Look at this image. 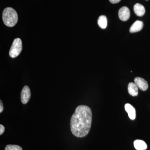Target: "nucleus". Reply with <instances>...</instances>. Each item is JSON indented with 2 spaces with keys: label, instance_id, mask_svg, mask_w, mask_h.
I'll use <instances>...</instances> for the list:
<instances>
[{
  "label": "nucleus",
  "instance_id": "1",
  "mask_svg": "<svg viewBox=\"0 0 150 150\" xmlns=\"http://www.w3.org/2000/svg\"><path fill=\"white\" fill-rule=\"evenodd\" d=\"M92 114L88 106L79 105L76 108L71 119L70 126L72 133L79 138L86 136L91 128Z\"/></svg>",
  "mask_w": 150,
  "mask_h": 150
},
{
  "label": "nucleus",
  "instance_id": "2",
  "mask_svg": "<svg viewBox=\"0 0 150 150\" xmlns=\"http://www.w3.org/2000/svg\"><path fill=\"white\" fill-rule=\"evenodd\" d=\"M2 17L4 23L8 27H13L18 20V16L16 11L11 7L6 8L3 11Z\"/></svg>",
  "mask_w": 150,
  "mask_h": 150
},
{
  "label": "nucleus",
  "instance_id": "3",
  "mask_svg": "<svg viewBox=\"0 0 150 150\" xmlns=\"http://www.w3.org/2000/svg\"><path fill=\"white\" fill-rule=\"evenodd\" d=\"M22 43L21 39L17 38L14 40L9 51L10 56L12 58H16L21 53Z\"/></svg>",
  "mask_w": 150,
  "mask_h": 150
},
{
  "label": "nucleus",
  "instance_id": "4",
  "mask_svg": "<svg viewBox=\"0 0 150 150\" xmlns=\"http://www.w3.org/2000/svg\"><path fill=\"white\" fill-rule=\"evenodd\" d=\"M31 97V93L29 87L24 86L21 93V101L23 104H26L29 101Z\"/></svg>",
  "mask_w": 150,
  "mask_h": 150
},
{
  "label": "nucleus",
  "instance_id": "5",
  "mask_svg": "<svg viewBox=\"0 0 150 150\" xmlns=\"http://www.w3.org/2000/svg\"><path fill=\"white\" fill-rule=\"evenodd\" d=\"M130 16V11L127 7H122L118 11V17L122 21H127L129 20Z\"/></svg>",
  "mask_w": 150,
  "mask_h": 150
},
{
  "label": "nucleus",
  "instance_id": "6",
  "mask_svg": "<svg viewBox=\"0 0 150 150\" xmlns=\"http://www.w3.org/2000/svg\"><path fill=\"white\" fill-rule=\"evenodd\" d=\"M134 83L136 84L138 88L143 91L147 90L149 87V85L147 81L141 77H136L134 79Z\"/></svg>",
  "mask_w": 150,
  "mask_h": 150
},
{
  "label": "nucleus",
  "instance_id": "7",
  "mask_svg": "<svg viewBox=\"0 0 150 150\" xmlns=\"http://www.w3.org/2000/svg\"><path fill=\"white\" fill-rule=\"evenodd\" d=\"M125 109L128 113L129 118L131 120H134L136 118V109L131 104L126 103L125 105Z\"/></svg>",
  "mask_w": 150,
  "mask_h": 150
},
{
  "label": "nucleus",
  "instance_id": "8",
  "mask_svg": "<svg viewBox=\"0 0 150 150\" xmlns=\"http://www.w3.org/2000/svg\"><path fill=\"white\" fill-rule=\"evenodd\" d=\"M144 23L143 22L137 21L132 24L130 28V32L131 33L139 32L143 28Z\"/></svg>",
  "mask_w": 150,
  "mask_h": 150
},
{
  "label": "nucleus",
  "instance_id": "9",
  "mask_svg": "<svg viewBox=\"0 0 150 150\" xmlns=\"http://www.w3.org/2000/svg\"><path fill=\"white\" fill-rule=\"evenodd\" d=\"M134 13L138 16H142L145 13L144 7L141 4L137 3L134 7Z\"/></svg>",
  "mask_w": 150,
  "mask_h": 150
},
{
  "label": "nucleus",
  "instance_id": "10",
  "mask_svg": "<svg viewBox=\"0 0 150 150\" xmlns=\"http://www.w3.org/2000/svg\"><path fill=\"white\" fill-rule=\"evenodd\" d=\"M128 92L133 96H138V88L137 86L134 83L131 82L129 83L128 87Z\"/></svg>",
  "mask_w": 150,
  "mask_h": 150
},
{
  "label": "nucleus",
  "instance_id": "11",
  "mask_svg": "<svg viewBox=\"0 0 150 150\" xmlns=\"http://www.w3.org/2000/svg\"><path fill=\"white\" fill-rule=\"evenodd\" d=\"M134 147L137 150H145L147 148L146 144L144 141L136 140L134 142Z\"/></svg>",
  "mask_w": 150,
  "mask_h": 150
},
{
  "label": "nucleus",
  "instance_id": "12",
  "mask_svg": "<svg viewBox=\"0 0 150 150\" xmlns=\"http://www.w3.org/2000/svg\"><path fill=\"white\" fill-rule=\"evenodd\" d=\"M98 24L102 29H105L107 26V19L104 15L100 16L98 20Z\"/></svg>",
  "mask_w": 150,
  "mask_h": 150
},
{
  "label": "nucleus",
  "instance_id": "13",
  "mask_svg": "<svg viewBox=\"0 0 150 150\" xmlns=\"http://www.w3.org/2000/svg\"><path fill=\"white\" fill-rule=\"evenodd\" d=\"M5 150H22L21 147L16 145H8L6 147Z\"/></svg>",
  "mask_w": 150,
  "mask_h": 150
},
{
  "label": "nucleus",
  "instance_id": "14",
  "mask_svg": "<svg viewBox=\"0 0 150 150\" xmlns=\"http://www.w3.org/2000/svg\"><path fill=\"white\" fill-rule=\"evenodd\" d=\"M5 131V128L2 124L0 125V135H1Z\"/></svg>",
  "mask_w": 150,
  "mask_h": 150
},
{
  "label": "nucleus",
  "instance_id": "15",
  "mask_svg": "<svg viewBox=\"0 0 150 150\" xmlns=\"http://www.w3.org/2000/svg\"><path fill=\"white\" fill-rule=\"evenodd\" d=\"M4 110V105L1 100H0V112L1 113Z\"/></svg>",
  "mask_w": 150,
  "mask_h": 150
},
{
  "label": "nucleus",
  "instance_id": "16",
  "mask_svg": "<svg viewBox=\"0 0 150 150\" xmlns=\"http://www.w3.org/2000/svg\"><path fill=\"white\" fill-rule=\"evenodd\" d=\"M121 0H109L110 3L115 4L119 2Z\"/></svg>",
  "mask_w": 150,
  "mask_h": 150
},
{
  "label": "nucleus",
  "instance_id": "17",
  "mask_svg": "<svg viewBox=\"0 0 150 150\" xmlns=\"http://www.w3.org/2000/svg\"><path fill=\"white\" fill-rule=\"evenodd\" d=\"M146 1H148V0H146Z\"/></svg>",
  "mask_w": 150,
  "mask_h": 150
}]
</instances>
